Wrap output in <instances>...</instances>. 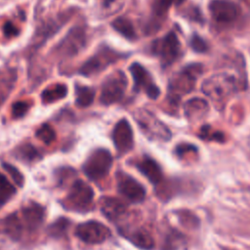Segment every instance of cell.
<instances>
[{"label": "cell", "instance_id": "6da1fadb", "mask_svg": "<svg viewBox=\"0 0 250 250\" xmlns=\"http://www.w3.org/2000/svg\"><path fill=\"white\" fill-rule=\"evenodd\" d=\"M239 88V82L233 74L217 73L204 80L202 92L216 104L223 105Z\"/></svg>", "mask_w": 250, "mask_h": 250}, {"label": "cell", "instance_id": "7a4b0ae2", "mask_svg": "<svg viewBox=\"0 0 250 250\" xmlns=\"http://www.w3.org/2000/svg\"><path fill=\"white\" fill-rule=\"evenodd\" d=\"M202 72L201 63H189L184 66L169 83L168 98L171 104H177L183 96L191 92Z\"/></svg>", "mask_w": 250, "mask_h": 250}, {"label": "cell", "instance_id": "3957f363", "mask_svg": "<svg viewBox=\"0 0 250 250\" xmlns=\"http://www.w3.org/2000/svg\"><path fill=\"white\" fill-rule=\"evenodd\" d=\"M93 199L94 191L92 188L85 182L77 180L71 186L62 204L68 210L85 212L90 209Z\"/></svg>", "mask_w": 250, "mask_h": 250}, {"label": "cell", "instance_id": "277c9868", "mask_svg": "<svg viewBox=\"0 0 250 250\" xmlns=\"http://www.w3.org/2000/svg\"><path fill=\"white\" fill-rule=\"evenodd\" d=\"M135 118L147 138L162 142L170 140L171 132L169 128L150 111L144 108L139 109L135 113Z\"/></svg>", "mask_w": 250, "mask_h": 250}, {"label": "cell", "instance_id": "5b68a950", "mask_svg": "<svg viewBox=\"0 0 250 250\" xmlns=\"http://www.w3.org/2000/svg\"><path fill=\"white\" fill-rule=\"evenodd\" d=\"M151 52L159 58L163 66L172 64L181 56V44L178 36L170 31L165 36L156 39L152 42Z\"/></svg>", "mask_w": 250, "mask_h": 250}, {"label": "cell", "instance_id": "8992f818", "mask_svg": "<svg viewBox=\"0 0 250 250\" xmlns=\"http://www.w3.org/2000/svg\"><path fill=\"white\" fill-rule=\"evenodd\" d=\"M112 165V156L110 152L104 148H99L93 151L83 165L85 175L93 180L98 181L104 179L109 172Z\"/></svg>", "mask_w": 250, "mask_h": 250}, {"label": "cell", "instance_id": "52a82bcc", "mask_svg": "<svg viewBox=\"0 0 250 250\" xmlns=\"http://www.w3.org/2000/svg\"><path fill=\"white\" fill-rule=\"evenodd\" d=\"M127 88V78L124 72L115 71L109 74L104 81L100 96L102 104L108 105L119 102Z\"/></svg>", "mask_w": 250, "mask_h": 250}, {"label": "cell", "instance_id": "ba28073f", "mask_svg": "<svg viewBox=\"0 0 250 250\" xmlns=\"http://www.w3.org/2000/svg\"><path fill=\"white\" fill-rule=\"evenodd\" d=\"M75 235L83 242L98 244L104 242L110 236V230L100 222L88 221L76 227Z\"/></svg>", "mask_w": 250, "mask_h": 250}, {"label": "cell", "instance_id": "9c48e42d", "mask_svg": "<svg viewBox=\"0 0 250 250\" xmlns=\"http://www.w3.org/2000/svg\"><path fill=\"white\" fill-rule=\"evenodd\" d=\"M212 19L220 24H229L240 16L239 6L231 0H213L209 4Z\"/></svg>", "mask_w": 250, "mask_h": 250}, {"label": "cell", "instance_id": "30bf717a", "mask_svg": "<svg viewBox=\"0 0 250 250\" xmlns=\"http://www.w3.org/2000/svg\"><path fill=\"white\" fill-rule=\"evenodd\" d=\"M130 72L134 80V89L144 91L150 99H157L160 95L159 88L154 84L148 71L139 62H133L130 65Z\"/></svg>", "mask_w": 250, "mask_h": 250}, {"label": "cell", "instance_id": "8fae6325", "mask_svg": "<svg viewBox=\"0 0 250 250\" xmlns=\"http://www.w3.org/2000/svg\"><path fill=\"white\" fill-rule=\"evenodd\" d=\"M118 191L131 202H141L146 197V189L133 177L119 172L116 176Z\"/></svg>", "mask_w": 250, "mask_h": 250}, {"label": "cell", "instance_id": "7c38bea8", "mask_svg": "<svg viewBox=\"0 0 250 250\" xmlns=\"http://www.w3.org/2000/svg\"><path fill=\"white\" fill-rule=\"evenodd\" d=\"M112 141L119 153H126L134 146V134L130 123L126 119L119 120L112 132Z\"/></svg>", "mask_w": 250, "mask_h": 250}, {"label": "cell", "instance_id": "4fadbf2b", "mask_svg": "<svg viewBox=\"0 0 250 250\" xmlns=\"http://www.w3.org/2000/svg\"><path fill=\"white\" fill-rule=\"evenodd\" d=\"M44 217V208L37 203H31L29 205H26L21 211L20 215L23 228L26 229L28 231L36 230L43 223Z\"/></svg>", "mask_w": 250, "mask_h": 250}, {"label": "cell", "instance_id": "5bb4252c", "mask_svg": "<svg viewBox=\"0 0 250 250\" xmlns=\"http://www.w3.org/2000/svg\"><path fill=\"white\" fill-rule=\"evenodd\" d=\"M184 1L185 0H152V5H151L152 18H151V22L148 25L149 26L148 29H150V31L152 32L157 30V28L161 24V21L165 19L172 5L182 4Z\"/></svg>", "mask_w": 250, "mask_h": 250}, {"label": "cell", "instance_id": "9a60e30c", "mask_svg": "<svg viewBox=\"0 0 250 250\" xmlns=\"http://www.w3.org/2000/svg\"><path fill=\"white\" fill-rule=\"evenodd\" d=\"M209 111V104L205 99L192 98L184 105V112L187 119L190 122L204 118Z\"/></svg>", "mask_w": 250, "mask_h": 250}, {"label": "cell", "instance_id": "2e32d148", "mask_svg": "<svg viewBox=\"0 0 250 250\" xmlns=\"http://www.w3.org/2000/svg\"><path fill=\"white\" fill-rule=\"evenodd\" d=\"M113 59V55H108L107 53L97 54L83 63L80 68V73L84 76H90L98 73L106 67L107 64L112 62Z\"/></svg>", "mask_w": 250, "mask_h": 250}, {"label": "cell", "instance_id": "e0dca14e", "mask_svg": "<svg viewBox=\"0 0 250 250\" xmlns=\"http://www.w3.org/2000/svg\"><path fill=\"white\" fill-rule=\"evenodd\" d=\"M138 170L152 184H159L162 180V171L158 163L150 157L145 156L136 164Z\"/></svg>", "mask_w": 250, "mask_h": 250}, {"label": "cell", "instance_id": "ac0fdd59", "mask_svg": "<svg viewBox=\"0 0 250 250\" xmlns=\"http://www.w3.org/2000/svg\"><path fill=\"white\" fill-rule=\"evenodd\" d=\"M84 37L85 35L81 28L73 29L62 42L60 46L61 53L63 55H73L77 53L85 42Z\"/></svg>", "mask_w": 250, "mask_h": 250}, {"label": "cell", "instance_id": "d6986e66", "mask_svg": "<svg viewBox=\"0 0 250 250\" xmlns=\"http://www.w3.org/2000/svg\"><path fill=\"white\" fill-rule=\"evenodd\" d=\"M102 213L108 220H117L119 219L126 211V206L119 199L115 197H104L101 199L100 203Z\"/></svg>", "mask_w": 250, "mask_h": 250}, {"label": "cell", "instance_id": "ffe728a7", "mask_svg": "<svg viewBox=\"0 0 250 250\" xmlns=\"http://www.w3.org/2000/svg\"><path fill=\"white\" fill-rule=\"evenodd\" d=\"M134 245L141 249L150 250L154 247L152 236L146 229H137L132 231H121Z\"/></svg>", "mask_w": 250, "mask_h": 250}, {"label": "cell", "instance_id": "44dd1931", "mask_svg": "<svg viewBox=\"0 0 250 250\" xmlns=\"http://www.w3.org/2000/svg\"><path fill=\"white\" fill-rule=\"evenodd\" d=\"M3 229L11 238L19 239L24 229L20 215L18 213H14L6 217L3 223Z\"/></svg>", "mask_w": 250, "mask_h": 250}, {"label": "cell", "instance_id": "7402d4cb", "mask_svg": "<svg viewBox=\"0 0 250 250\" xmlns=\"http://www.w3.org/2000/svg\"><path fill=\"white\" fill-rule=\"evenodd\" d=\"M67 94V87L64 84H56L46 88L41 94V100L44 104L55 103L63 99Z\"/></svg>", "mask_w": 250, "mask_h": 250}, {"label": "cell", "instance_id": "603a6c76", "mask_svg": "<svg viewBox=\"0 0 250 250\" xmlns=\"http://www.w3.org/2000/svg\"><path fill=\"white\" fill-rule=\"evenodd\" d=\"M112 27L118 32L120 33L122 36H124L125 38L129 39V40H134L136 39V31H135V27L132 23V21L125 18V17H119L116 18L112 22H111Z\"/></svg>", "mask_w": 250, "mask_h": 250}, {"label": "cell", "instance_id": "cb8c5ba5", "mask_svg": "<svg viewBox=\"0 0 250 250\" xmlns=\"http://www.w3.org/2000/svg\"><path fill=\"white\" fill-rule=\"evenodd\" d=\"M76 104L80 107H87L94 102L95 91L87 86L76 87Z\"/></svg>", "mask_w": 250, "mask_h": 250}, {"label": "cell", "instance_id": "d4e9b609", "mask_svg": "<svg viewBox=\"0 0 250 250\" xmlns=\"http://www.w3.org/2000/svg\"><path fill=\"white\" fill-rule=\"evenodd\" d=\"M15 193L16 188L14 186L2 173H0V206L5 204Z\"/></svg>", "mask_w": 250, "mask_h": 250}, {"label": "cell", "instance_id": "484cf974", "mask_svg": "<svg viewBox=\"0 0 250 250\" xmlns=\"http://www.w3.org/2000/svg\"><path fill=\"white\" fill-rule=\"evenodd\" d=\"M36 137L42 143L50 145L56 140V132L50 125L44 124L36 131Z\"/></svg>", "mask_w": 250, "mask_h": 250}, {"label": "cell", "instance_id": "4316f807", "mask_svg": "<svg viewBox=\"0 0 250 250\" xmlns=\"http://www.w3.org/2000/svg\"><path fill=\"white\" fill-rule=\"evenodd\" d=\"M199 137L203 140L215 142H224L226 140L225 135L221 131H215L209 125H204L200 129Z\"/></svg>", "mask_w": 250, "mask_h": 250}, {"label": "cell", "instance_id": "83f0119b", "mask_svg": "<svg viewBox=\"0 0 250 250\" xmlns=\"http://www.w3.org/2000/svg\"><path fill=\"white\" fill-rule=\"evenodd\" d=\"M68 225H69V222L66 219L61 218L57 220L52 226H50L49 232L53 236H57V237L61 236L65 232V230L68 228Z\"/></svg>", "mask_w": 250, "mask_h": 250}, {"label": "cell", "instance_id": "f1b7e54d", "mask_svg": "<svg viewBox=\"0 0 250 250\" xmlns=\"http://www.w3.org/2000/svg\"><path fill=\"white\" fill-rule=\"evenodd\" d=\"M19 156L24 161H34L39 156L37 150L31 145H24L19 149Z\"/></svg>", "mask_w": 250, "mask_h": 250}, {"label": "cell", "instance_id": "f546056e", "mask_svg": "<svg viewBox=\"0 0 250 250\" xmlns=\"http://www.w3.org/2000/svg\"><path fill=\"white\" fill-rule=\"evenodd\" d=\"M3 168L6 170V172L12 177L13 181L20 187L23 186L24 183V178L22 176V174L13 165L9 164V163H3Z\"/></svg>", "mask_w": 250, "mask_h": 250}, {"label": "cell", "instance_id": "4dcf8cb0", "mask_svg": "<svg viewBox=\"0 0 250 250\" xmlns=\"http://www.w3.org/2000/svg\"><path fill=\"white\" fill-rule=\"evenodd\" d=\"M29 107L30 105L26 102H22V101L16 102L12 105V116L14 118H21L27 113Z\"/></svg>", "mask_w": 250, "mask_h": 250}, {"label": "cell", "instance_id": "1f68e13d", "mask_svg": "<svg viewBox=\"0 0 250 250\" xmlns=\"http://www.w3.org/2000/svg\"><path fill=\"white\" fill-rule=\"evenodd\" d=\"M189 45L191 49L196 53H205L208 50L207 43L197 34H193L189 40Z\"/></svg>", "mask_w": 250, "mask_h": 250}, {"label": "cell", "instance_id": "d6a6232c", "mask_svg": "<svg viewBox=\"0 0 250 250\" xmlns=\"http://www.w3.org/2000/svg\"><path fill=\"white\" fill-rule=\"evenodd\" d=\"M195 151H196V147L190 144H181L177 146L175 148V153L179 157H184V155H186L187 153L195 152Z\"/></svg>", "mask_w": 250, "mask_h": 250}, {"label": "cell", "instance_id": "836d02e7", "mask_svg": "<svg viewBox=\"0 0 250 250\" xmlns=\"http://www.w3.org/2000/svg\"><path fill=\"white\" fill-rule=\"evenodd\" d=\"M185 16L187 18H188L189 20L194 21H198V22H202L203 21V18L201 16V13H200V11L196 7H192L190 9H187V12H186Z\"/></svg>", "mask_w": 250, "mask_h": 250}, {"label": "cell", "instance_id": "e575fe53", "mask_svg": "<svg viewBox=\"0 0 250 250\" xmlns=\"http://www.w3.org/2000/svg\"><path fill=\"white\" fill-rule=\"evenodd\" d=\"M3 32L7 37H12V36H17L19 34V29L12 22L7 21L3 25Z\"/></svg>", "mask_w": 250, "mask_h": 250}, {"label": "cell", "instance_id": "d590c367", "mask_svg": "<svg viewBox=\"0 0 250 250\" xmlns=\"http://www.w3.org/2000/svg\"><path fill=\"white\" fill-rule=\"evenodd\" d=\"M103 1V4L105 8H109L112 4L114 5V3L117 2V0H102Z\"/></svg>", "mask_w": 250, "mask_h": 250}]
</instances>
